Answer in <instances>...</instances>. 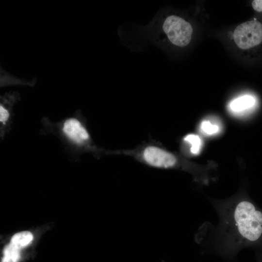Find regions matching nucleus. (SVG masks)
I'll return each instance as SVG.
<instances>
[{
    "mask_svg": "<svg viewBox=\"0 0 262 262\" xmlns=\"http://www.w3.org/2000/svg\"><path fill=\"white\" fill-rule=\"evenodd\" d=\"M256 99L251 95H244L233 99L229 104V112L234 115L243 116L256 106Z\"/></svg>",
    "mask_w": 262,
    "mask_h": 262,
    "instance_id": "obj_6",
    "label": "nucleus"
},
{
    "mask_svg": "<svg viewBox=\"0 0 262 262\" xmlns=\"http://www.w3.org/2000/svg\"><path fill=\"white\" fill-rule=\"evenodd\" d=\"M252 8L256 12H262V0H254L252 1Z\"/></svg>",
    "mask_w": 262,
    "mask_h": 262,
    "instance_id": "obj_12",
    "label": "nucleus"
},
{
    "mask_svg": "<svg viewBox=\"0 0 262 262\" xmlns=\"http://www.w3.org/2000/svg\"><path fill=\"white\" fill-rule=\"evenodd\" d=\"M143 157L148 164L157 168H171L177 163V159L172 154L154 146L147 147L143 152Z\"/></svg>",
    "mask_w": 262,
    "mask_h": 262,
    "instance_id": "obj_4",
    "label": "nucleus"
},
{
    "mask_svg": "<svg viewBox=\"0 0 262 262\" xmlns=\"http://www.w3.org/2000/svg\"><path fill=\"white\" fill-rule=\"evenodd\" d=\"M147 31L151 40L158 45L165 38L172 45L184 47L190 42L193 29L191 24L181 17L157 15L147 26Z\"/></svg>",
    "mask_w": 262,
    "mask_h": 262,
    "instance_id": "obj_2",
    "label": "nucleus"
},
{
    "mask_svg": "<svg viewBox=\"0 0 262 262\" xmlns=\"http://www.w3.org/2000/svg\"><path fill=\"white\" fill-rule=\"evenodd\" d=\"M222 224L236 246L256 242L262 236V212L248 200L231 204L223 214Z\"/></svg>",
    "mask_w": 262,
    "mask_h": 262,
    "instance_id": "obj_1",
    "label": "nucleus"
},
{
    "mask_svg": "<svg viewBox=\"0 0 262 262\" xmlns=\"http://www.w3.org/2000/svg\"><path fill=\"white\" fill-rule=\"evenodd\" d=\"M33 235L29 231H22L13 235L11 242L19 248L24 247L29 244L33 240Z\"/></svg>",
    "mask_w": 262,
    "mask_h": 262,
    "instance_id": "obj_9",
    "label": "nucleus"
},
{
    "mask_svg": "<svg viewBox=\"0 0 262 262\" xmlns=\"http://www.w3.org/2000/svg\"><path fill=\"white\" fill-rule=\"evenodd\" d=\"M9 117V113L6 108L2 104L0 106V121L4 124Z\"/></svg>",
    "mask_w": 262,
    "mask_h": 262,
    "instance_id": "obj_11",
    "label": "nucleus"
},
{
    "mask_svg": "<svg viewBox=\"0 0 262 262\" xmlns=\"http://www.w3.org/2000/svg\"><path fill=\"white\" fill-rule=\"evenodd\" d=\"M20 249L10 243L4 249L2 262H17L20 257Z\"/></svg>",
    "mask_w": 262,
    "mask_h": 262,
    "instance_id": "obj_8",
    "label": "nucleus"
},
{
    "mask_svg": "<svg viewBox=\"0 0 262 262\" xmlns=\"http://www.w3.org/2000/svg\"><path fill=\"white\" fill-rule=\"evenodd\" d=\"M221 123L218 119L210 117L203 120L199 125V131L205 136L217 135L221 131Z\"/></svg>",
    "mask_w": 262,
    "mask_h": 262,
    "instance_id": "obj_7",
    "label": "nucleus"
},
{
    "mask_svg": "<svg viewBox=\"0 0 262 262\" xmlns=\"http://www.w3.org/2000/svg\"><path fill=\"white\" fill-rule=\"evenodd\" d=\"M233 39L237 46L242 49H255L261 47L262 22L254 19L240 24L234 31Z\"/></svg>",
    "mask_w": 262,
    "mask_h": 262,
    "instance_id": "obj_3",
    "label": "nucleus"
},
{
    "mask_svg": "<svg viewBox=\"0 0 262 262\" xmlns=\"http://www.w3.org/2000/svg\"><path fill=\"white\" fill-rule=\"evenodd\" d=\"M184 140L190 145V151L192 154L197 155L200 153L202 142L198 135L195 134H189L185 136Z\"/></svg>",
    "mask_w": 262,
    "mask_h": 262,
    "instance_id": "obj_10",
    "label": "nucleus"
},
{
    "mask_svg": "<svg viewBox=\"0 0 262 262\" xmlns=\"http://www.w3.org/2000/svg\"><path fill=\"white\" fill-rule=\"evenodd\" d=\"M63 130L65 134L73 142L81 144L89 138V134L81 123L71 118L66 120Z\"/></svg>",
    "mask_w": 262,
    "mask_h": 262,
    "instance_id": "obj_5",
    "label": "nucleus"
}]
</instances>
